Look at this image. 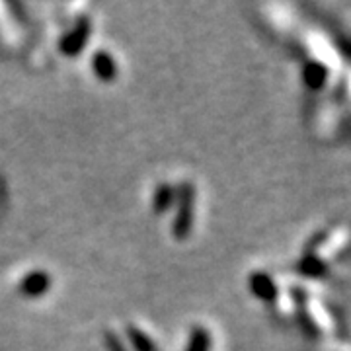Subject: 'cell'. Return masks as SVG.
Wrapping results in <instances>:
<instances>
[{
	"label": "cell",
	"instance_id": "1",
	"mask_svg": "<svg viewBox=\"0 0 351 351\" xmlns=\"http://www.w3.org/2000/svg\"><path fill=\"white\" fill-rule=\"evenodd\" d=\"M191 215H193V189L191 186H182L180 189V211L174 223V234L178 239H186L191 228Z\"/></svg>",
	"mask_w": 351,
	"mask_h": 351
},
{
	"label": "cell",
	"instance_id": "2",
	"mask_svg": "<svg viewBox=\"0 0 351 351\" xmlns=\"http://www.w3.org/2000/svg\"><path fill=\"white\" fill-rule=\"evenodd\" d=\"M88 36H90V22H88L86 18H82L75 25V29L61 41V51H63L64 55H69V57H75V55H78L80 51L84 49Z\"/></svg>",
	"mask_w": 351,
	"mask_h": 351
},
{
	"label": "cell",
	"instance_id": "3",
	"mask_svg": "<svg viewBox=\"0 0 351 351\" xmlns=\"http://www.w3.org/2000/svg\"><path fill=\"white\" fill-rule=\"evenodd\" d=\"M47 289H49V276L43 274V271H36V274L25 276L22 285H20V291L27 297H39Z\"/></svg>",
	"mask_w": 351,
	"mask_h": 351
},
{
	"label": "cell",
	"instance_id": "4",
	"mask_svg": "<svg viewBox=\"0 0 351 351\" xmlns=\"http://www.w3.org/2000/svg\"><path fill=\"white\" fill-rule=\"evenodd\" d=\"M94 71H96V75L100 76L101 80H113V76L117 73V66L113 63V57L112 55H108V53H96V57H94Z\"/></svg>",
	"mask_w": 351,
	"mask_h": 351
},
{
	"label": "cell",
	"instance_id": "5",
	"mask_svg": "<svg viewBox=\"0 0 351 351\" xmlns=\"http://www.w3.org/2000/svg\"><path fill=\"white\" fill-rule=\"evenodd\" d=\"M127 334H129V339H131V343L135 346V350L137 351H156L152 339L149 338L147 334H143L141 330H137V328L131 326L127 330Z\"/></svg>",
	"mask_w": 351,
	"mask_h": 351
},
{
	"label": "cell",
	"instance_id": "6",
	"mask_svg": "<svg viewBox=\"0 0 351 351\" xmlns=\"http://www.w3.org/2000/svg\"><path fill=\"white\" fill-rule=\"evenodd\" d=\"M209 343H211L209 334L203 328H195L191 334V339H189L188 351H209Z\"/></svg>",
	"mask_w": 351,
	"mask_h": 351
},
{
	"label": "cell",
	"instance_id": "7",
	"mask_svg": "<svg viewBox=\"0 0 351 351\" xmlns=\"http://www.w3.org/2000/svg\"><path fill=\"white\" fill-rule=\"evenodd\" d=\"M172 195L174 193H172L170 186H160L156 189V193H154V211H158V213L166 211L170 207V203H172Z\"/></svg>",
	"mask_w": 351,
	"mask_h": 351
},
{
	"label": "cell",
	"instance_id": "8",
	"mask_svg": "<svg viewBox=\"0 0 351 351\" xmlns=\"http://www.w3.org/2000/svg\"><path fill=\"white\" fill-rule=\"evenodd\" d=\"M106 343H108V350L110 351H127L125 348H123V343L115 338L113 334H108V336H106Z\"/></svg>",
	"mask_w": 351,
	"mask_h": 351
}]
</instances>
